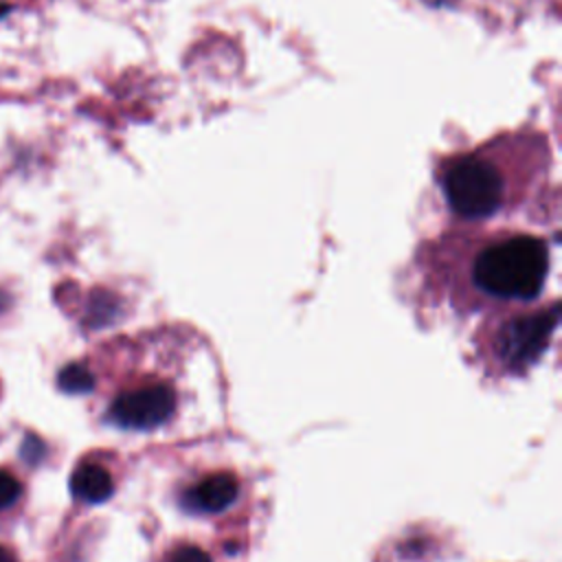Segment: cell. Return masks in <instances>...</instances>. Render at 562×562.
<instances>
[{
    "label": "cell",
    "instance_id": "obj_1",
    "mask_svg": "<svg viewBox=\"0 0 562 562\" xmlns=\"http://www.w3.org/2000/svg\"><path fill=\"white\" fill-rule=\"evenodd\" d=\"M507 134L441 165V189L450 209L468 220L494 215L507 198V167L503 156Z\"/></svg>",
    "mask_w": 562,
    "mask_h": 562
},
{
    "label": "cell",
    "instance_id": "obj_2",
    "mask_svg": "<svg viewBox=\"0 0 562 562\" xmlns=\"http://www.w3.org/2000/svg\"><path fill=\"white\" fill-rule=\"evenodd\" d=\"M549 250L533 235H512L481 250L474 261L479 288L503 299H533L547 277Z\"/></svg>",
    "mask_w": 562,
    "mask_h": 562
},
{
    "label": "cell",
    "instance_id": "obj_3",
    "mask_svg": "<svg viewBox=\"0 0 562 562\" xmlns=\"http://www.w3.org/2000/svg\"><path fill=\"white\" fill-rule=\"evenodd\" d=\"M555 325H558V307L536 312V314H525L509 321L498 336V351L503 360L514 369H522L531 364L544 351Z\"/></svg>",
    "mask_w": 562,
    "mask_h": 562
},
{
    "label": "cell",
    "instance_id": "obj_4",
    "mask_svg": "<svg viewBox=\"0 0 562 562\" xmlns=\"http://www.w3.org/2000/svg\"><path fill=\"white\" fill-rule=\"evenodd\" d=\"M176 406L167 384H147L121 393L110 406V419L121 428L149 430L165 424Z\"/></svg>",
    "mask_w": 562,
    "mask_h": 562
},
{
    "label": "cell",
    "instance_id": "obj_5",
    "mask_svg": "<svg viewBox=\"0 0 562 562\" xmlns=\"http://www.w3.org/2000/svg\"><path fill=\"white\" fill-rule=\"evenodd\" d=\"M239 492V483L235 479V474L231 472H215L206 479H202L195 487H191L184 496L187 505L198 509V512H206V514H215L226 509Z\"/></svg>",
    "mask_w": 562,
    "mask_h": 562
},
{
    "label": "cell",
    "instance_id": "obj_6",
    "mask_svg": "<svg viewBox=\"0 0 562 562\" xmlns=\"http://www.w3.org/2000/svg\"><path fill=\"white\" fill-rule=\"evenodd\" d=\"M72 494L83 503H103L112 496V476L105 468L97 463L79 465L70 476Z\"/></svg>",
    "mask_w": 562,
    "mask_h": 562
},
{
    "label": "cell",
    "instance_id": "obj_7",
    "mask_svg": "<svg viewBox=\"0 0 562 562\" xmlns=\"http://www.w3.org/2000/svg\"><path fill=\"white\" fill-rule=\"evenodd\" d=\"M57 384L66 393H88L94 386V375L90 373V369L86 364L72 362L59 371Z\"/></svg>",
    "mask_w": 562,
    "mask_h": 562
},
{
    "label": "cell",
    "instance_id": "obj_8",
    "mask_svg": "<svg viewBox=\"0 0 562 562\" xmlns=\"http://www.w3.org/2000/svg\"><path fill=\"white\" fill-rule=\"evenodd\" d=\"M114 299L108 292H94L90 299V323H94V327H99L101 323L110 321V316L114 314Z\"/></svg>",
    "mask_w": 562,
    "mask_h": 562
},
{
    "label": "cell",
    "instance_id": "obj_9",
    "mask_svg": "<svg viewBox=\"0 0 562 562\" xmlns=\"http://www.w3.org/2000/svg\"><path fill=\"white\" fill-rule=\"evenodd\" d=\"M22 487H20V481L7 472V470H0V509L13 505L20 496Z\"/></svg>",
    "mask_w": 562,
    "mask_h": 562
},
{
    "label": "cell",
    "instance_id": "obj_10",
    "mask_svg": "<svg viewBox=\"0 0 562 562\" xmlns=\"http://www.w3.org/2000/svg\"><path fill=\"white\" fill-rule=\"evenodd\" d=\"M169 562H211V558L200 547L182 544L171 553Z\"/></svg>",
    "mask_w": 562,
    "mask_h": 562
},
{
    "label": "cell",
    "instance_id": "obj_11",
    "mask_svg": "<svg viewBox=\"0 0 562 562\" xmlns=\"http://www.w3.org/2000/svg\"><path fill=\"white\" fill-rule=\"evenodd\" d=\"M22 457L29 463H37L44 457V443L35 435H26L24 443H22Z\"/></svg>",
    "mask_w": 562,
    "mask_h": 562
},
{
    "label": "cell",
    "instance_id": "obj_12",
    "mask_svg": "<svg viewBox=\"0 0 562 562\" xmlns=\"http://www.w3.org/2000/svg\"><path fill=\"white\" fill-rule=\"evenodd\" d=\"M0 562H15L13 553L7 547H2V544H0Z\"/></svg>",
    "mask_w": 562,
    "mask_h": 562
},
{
    "label": "cell",
    "instance_id": "obj_13",
    "mask_svg": "<svg viewBox=\"0 0 562 562\" xmlns=\"http://www.w3.org/2000/svg\"><path fill=\"white\" fill-rule=\"evenodd\" d=\"M7 303H9V299H7V294L0 290V312L7 307Z\"/></svg>",
    "mask_w": 562,
    "mask_h": 562
},
{
    "label": "cell",
    "instance_id": "obj_14",
    "mask_svg": "<svg viewBox=\"0 0 562 562\" xmlns=\"http://www.w3.org/2000/svg\"><path fill=\"white\" fill-rule=\"evenodd\" d=\"M4 11H7V7H4V4H2V7H0V13H4Z\"/></svg>",
    "mask_w": 562,
    "mask_h": 562
}]
</instances>
